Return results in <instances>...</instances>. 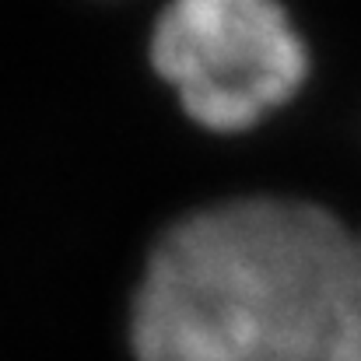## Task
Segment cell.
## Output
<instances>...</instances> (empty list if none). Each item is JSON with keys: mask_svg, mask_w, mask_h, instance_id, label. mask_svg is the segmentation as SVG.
I'll return each mask as SVG.
<instances>
[{"mask_svg": "<svg viewBox=\"0 0 361 361\" xmlns=\"http://www.w3.org/2000/svg\"><path fill=\"white\" fill-rule=\"evenodd\" d=\"M358 228L288 193H232L169 221L137 270L133 361H319Z\"/></svg>", "mask_w": 361, "mask_h": 361, "instance_id": "cell-1", "label": "cell"}, {"mask_svg": "<svg viewBox=\"0 0 361 361\" xmlns=\"http://www.w3.org/2000/svg\"><path fill=\"white\" fill-rule=\"evenodd\" d=\"M147 63L186 123L225 140L274 123L312 81V46L284 0H161Z\"/></svg>", "mask_w": 361, "mask_h": 361, "instance_id": "cell-2", "label": "cell"}, {"mask_svg": "<svg viewBox=\"0 0 361 361\" xmlns=\"http://www.w3.org/2000/svg\"><path fill=\"white\" fill-rule=\"evenodd\" d=\"M319 361H361V235H358V259L348 284V295L341 302V312L334 319V330L323 344Z\"/></svg>", "mask_w": 361, "mask_h": 361, "instance_id": "cell-3", "label": "cell"}]
</instances>
